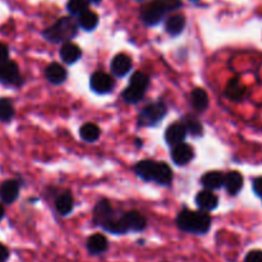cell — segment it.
Returning a JSON list of instances; mask_svg holds the SVG:
<instances>
[{
	"label": "cell",
	"instance_id": "cell-1",
	"mask_svg": "<svg viewBox=\"0 0 262 262\" xmlns=\"http://www.w3.org/2000/svg\"><path fill=\"white\" fill-rule=\"evenodd\" d=\"M177 225L181 230L193 234H206L211 227V217L207 211H192L184 209L177 216Z\"/></svg>",
	"mask_w": 262,
	"mask_h": 262
},
{
	"label": "cell",
	"instance_id": "cell-2",
	"mask_svg": "<svg viewBox=\"0 0 262 262\" xmlns=\"http://www.w3.org/2000/svg\"><path fill=\"white\" fill-rule=\"evenodd\" d=\"M181 0H154L151 4L143 8L141 19L146 26H156L163 20L166 13L181 8Z\"/></svg>",
	"mask_w": 262,
	"mask_h": 262
},
{
	"label": "cell",
	"instance_id": "cell-3",
	"mask_svg": "<svg viewBox=\"0 0 262 262\" xmlns=\"http://www.w3.org/2000/svg\"><path fill=\"white\" fill-rule=\"evenodd\" d=\"M77 35V23L69 17L60 18L53 26L46 28L43 36L48 41L54 43L69 42Z\"/></svg>",
	"mask_w": 262,
	"mask_h": 262
},
{
	"label": "cell",
	"instance_id": "cell-4",
	"mask_svg": "<svg viewBox=\"0 0 262 262\" xmlns=\"http://www.w3.org/2000/svg\"><path fill=\"white\" fill-rule=\"evenodd\" d=\"M150 84V78L146 76L145 73L141 72H136L132 77H130L129 84L125 87L123 91V99L128 104H137L145 96L147 87Z\"/></svg>",
	"mask_w": 262,
	"mask_h": 262
},
{
	"label": "cell",
	"instance_id": "cell-5",
	"mask_svg": "<svg viewBox=\"0 0 262 262\" xmlns=\"http://www.w3.org/2000/svg\"><path fill=\"white\" fill-rule=\"evenodd\" d=\"M166 106L164 102H154V104H148L141 110L140 115H138V124L142 127H152L160 123L166 115Z\"/></svg>",
	"mask_w": 262,
	"mask_h": 262
},
{
	"label": "cell",
	"instance_id": "cell-6",
	"mask_svg": "<svg viewBox=\"0 0 262 262\" xmlns=\"http://www.w3.org/2000/svg\"><path fill=\"white\" fill-rule=\"evenodd\" d=\"M115 86V82L112 76L104 72H95L90 78V87L96 94H109Z\"/></svg>",
	"mask_w": 262,
	"mask_h": 262
},
{
	"label": "cell",
	"instance_id": "cell-7",
	"mask_svg": "<svg viewBox=\"0 0 262 262\" xmlns=\"http://www.w3.org/2000/svg\"><path fill=\"white\" fill-rule=\"evenodd\" d=\"M19 68L17 63L12 60H7L0 66V81L4 84H14L17 86L19 82Z\"/></svg>",
	"mask_w": 262,
	"mask_h": 262
},
{
	"label": "cell",
	"instance_id": "cell-8",
	"mask_svg": "<svg viewBox=\"0 0 262 262\" xmlns=\"http://www.w3.org/2000/svg\"><path fill=\"white\" fill-rule=\"evenodd\" d=\"M187 129L182 122H176L169 125L165 130V141L169 146H177L179 143H183L186 140Z\"/></svg>",
	"mask_w": 262,
	"mask_h": 262
},
{
	"label": "cell",
	"instance_id": "cell-9",
	"mask_svg": "<svg viewBox=\"0 0 262 262\" xmlns=\"http://www.w3.org/2000/svg\"><path fill=\"white\" fill-rule=\"evenodd\" d=\"M19 196V183L14 179H9L0 184V200L4 204L10 205Z\"/></svg>",
	"mask_w": 262,
	"mask_h": 262
},
{
	"label": "cell",
	"instance_id": "cell-10",
	"mask_svg": "<svg viewBox=\"0 0 262 262\" xmlns=\"http://www.w3.org/2000/svg\"><path fill=\"white\" fill-rule=\"evenodd\" d=\"M123 220H124L128 232H142L146 225H147L146 217L141 212L136 211V210L123 214Z\"/></svg>",
	"mask_w": 262,
	"mask_h": 262
},
{
	"label": "cell",
	"instance_id": "cell-11",
	"mask_svg": "<svg viewBox=\"0 0 262 262\" xmlns=\"http://www.w3.org/2000/svg\"><path fill=\"white\" fill-rule=\"evenodd\" d=\"M193 158V148L184 142L174 146L173 151H171V159L177 165H187L188 163H191Z\"/></svg>",
	"mask_w": 262,
	"mask_h": 262
},
{
	"label": "cell",
	"instance_id": "cell-12",
	"mask_svg": "<svg viewBox=\"0 0 262 262\" xmlns=\"http://www.w3.org/2000/svg\"><path fill=\"white\" fill-rule=\"evenodd\" d=\"M196 204L202 211H212L219 205V199H217V196L212 191L204 189V191L197 193Z\"/></svg>",
	"mask_w": 262,
	"mask_h": 262
},
{
	"label": "cell",
	"instance_id": "cell-13",
	"mask_svg": "<svg viewBox=\"0 0 262 262\" xmlns=\"http://www.w3.org/2000/svg\"><path fill=\"white\" fill-rule=\"evenodd\" d=\"M110 68L117 77H124L125 74L129 73L130 68H132V60L127 54H118L112 60Z\"/></svg>",
	"mask_w": 262,
	"mask_h": 262
},
{
	"label": "cell",
	"instance_id": "cell-14",
	"mask_svg": "<svg viewBox=\"0 0 262 262\" xmlns=\"http://www.w3.org/2000/svg\"><path fill=\"white\" fill-rule=\"evenodd\" d=\"M243 182H245V179H243L242 174L239 171L233 170L225 176L224 187L230 196H237L241 189L243 188Z\"/></svg>",
	"mask_w": 262,
	"mask_h": 262
},
{
	"label": "cell",
	"instance_id": "cell-15",
	"mask_svg": "<svg viewBox=\"0 0 262 262\" xmlns=\"http://www.w3.org/2000/svg\"><path fill=\"white\" fill-rule=\"evenodd\" d=\"M156 166H158V163L154 160H146L138 161L135 165V171L137 174V177H140L141 179L147 182H154V178H155V171Z\"/></svg>",
	"mask_w": 262,
	"mask_h": 262
},
{
	"label": "cell",
	"instance_id": "cell-16",
	"mask_svg": "<svg viewBox=\"0 0 262 262\" xmlns=\"http://www.w3.org/2000/svg\"><path fill=\"white\" fill-rule=\"evenodd\" d=\"M107 248H109V242H107L106 237L100 233L92 234L87 239V250L91 255H101V253L106 252Z\"/></svg>",
	"mask_w": 262,
	"mask_h": 262
},
{
	"label": "cell",
	"instance_id": "cell-17",
	"mask_svg": "<svg viewBox=\"0 0 262 262\" xmlns=\"http://www.w3.org/2000/svg\"><path fill=\"white\" fill-rule=\"evenodd\" d=\"M82 56V50L78 45L73 42H64L60 49V58L64 63L74 64L78 61Z\"/></svg>",
	"mask_w": 262,
	"mask_h": 262
},
{
	"label": "cell",
	"instance_id": "cell-18",
	"mask_svg": "<svg viewBox=\"0 0 262 262\" xmlns=\"http://www.w3.org/2000/svg\"><path fill=\"white\" fill-rule=\"evenodd\" d=\"M225 95L232 101H241L246 96V86L239 81V78H232L228 82Z\"/></svg>",
	"mask_w": 262,
	"mask_h": 262
},
{
	"label": "cell",
	"instance_id": "cell-19",
	"mask_svg": "<svg viewBox=\"0 0 262 262\" xmlns=\"http://www.w3.org/2000/svg\"><path fill=\"white\" fill-rule=\"evenodd\" d=\"M225 176L220 171H209L205 176H202L201 183L209 191H215V189H220L224 186Z\"/></svg>",
	"mask_w": 262,
	"mask_h": 262
},
{
	"label": "cell",
	"instance_id": "cell-20",
	"mask_svg": "<svg viewBox=\"0 0 262 262\" xmlns=\"http://www.w3.org/2000/svg\"><path fill=\"white\" fill-rule=\"evenodd\" d=\"M46 79L53 84H60L67 79V71L59 63H51L45 71Z\"/></svg>",
	"mask_w": 262,
	"mask_h": 262
},
{
	"label": "cell",
	"instance_id": "cell-21",
	"mask_svg": "<svg viewBox=\"0 0 262 262\" xmlns=\"http://www.w3.org/2000/svg\"><path fill=\"white\" fill-rule=\"evenodd\" d=\"M184 27H186V18L182 14L171 15L165 22L166 32L170 36H173V37H177L178 35H181L183 32Z\"/></svg>",
	"mask_w": 262,
	"mask_h": 262
},
{
	"label": "cell",
	"instance_id": "cell-22",
	"mask_svg": "<svg viewBox=\"0 0 262 262\" xmlns=\"http://www.w3.org/2000/svg\"><path fill=\"white\" fill-rule=\"evenodd\" d=\"M114 210H113L112 205H110V202L107 201V200H101V201H99L96 204V206H95V210H94V223L96 225H100L101 224L104 220H106L107 217L112 216L113 214H114Z\"/></svg>",
	"mask_w": 262,
	"mask_h": 262
},
{
	"label": "cell",
	"instance_id": "cell-23",
	"mask_svg": "<svg viewBox=\"0 0 262 262\" xmlns=\"http://www.w3.org/2000/svg\"><path fill=\"white\" fill-rule=\"evenodd\" d=\"M191 100L192 105L197 112H205L209 107V95L204 89H200V87L194 89L191 94Z\"/></svg>",
	"mask_w": 262,
	"mask_h": 262
},
{
	"label": "cell",
	"instance_id": "cell-24",
	"mask_svg": "<svg viewBox=\"0 0 262 262\" xmlns=\"http://www.w3.org/2000/svg\"><path fill=\"white\" fill-rule=\"evenodd\" d=\"M171 181H173V173H171L170 166L165 163H158L154 182L161 184V186H169Z\"/></svg>",
	"mask_w": 262,
	"mask_h": 262
},
{
	"label": "cell",
	"instance_id": "cell-25",
	"mask_svg": "<svg viewBox=\"0 0 262 262\" xmlns=\"http://www.w3.org/2000/svg\"><path fill=\"white\" fill-rule=\"evenodd\" d=\"M73 206H74V200H73V196H72L69 192H66V193L60 194L55 201L56 211H58L60 215H63V216L71 214L72 210H73Z\"/></svg>",
	"mask_w": 262,
	"mask_h": 262
},
{
	"label": "cell",
	"instance_id": "cell-26",
	"mask_svg": "<svg viewBox=\"0 0 262 262\" xmlns=\"http://www.w3.org/2000/svg\"><path fill=\"white\" fill-rule=\"evenodd\" d=\"M97 23H99V17H97L96 13L87 9L86 12L78 15V22H77V25L84 31H94L97 27Z\"/></svg>",
	"mask_w": 262,
	"mask_h": 262
},
{
	"label": "cell",
	"instance_id": "cell-27",
	"mask_svg": "<svg viewBox=\"0 0 262 262\" xmlns=\"http://www.w3.org/2000/svg\"><path fill=\"white\" fill-rule=\"evenodd\" d=\"M79 136L87 142H94L100 137V128L94 123H86L79 128Z\"/></svg>",
	"mask_w": 262,
	"mask_h": 262
},
{
	"label": "cell",
	"instance_id": "cell-28",
	"mask_svg": "<svg viewBox=\"0 0 262 262\" xmlns=\"http://www.w3.org/2000/svg\"><path fill=\"white\" fill-rule=\"evenodd\" d=\"M182 123H183L184 127H186L187 132L191 133L193 137H200V136H202V133H204V127H202V124L200 123V120L197 119V118L192 117V115L184 117L183 122Z\"/></svg>",
	"mask_w": 262,
	"mask_h": 262
},
{
	"label": "cell",
	"instance_id": "cell-29",
	"mask_svg": "<svg viewBox=\"0 0 262 262\" xmlns=\"http://www.w3.org/2000/svg\"><path fill=\"white\" fill-rule=\"evenodd\" d=\"M14 117V106L7 97L0 99V122H9Z\"/></svg>",
	"mask_w": 262,
	"mask_h": 262
},
{
	"label": "cell",
	"instance_id": "cell-30",
	"mask_svg": "<svg viewBox=\"0 0 262 262\" xmlns=\"http://www.w3.org/2000/svg\"><path fill=\"white\" fill-rule=\"evenodd\" d=\"M67 9L71 14L79 15L89 9V2L87 0H69Z\"/></svg>",
	"mask_w": 262,
	"mask_h": 262
},
{
	"label": "cell",
	"instance_id": "cell-31",
	"mask_svg": "<svg viewBox=\"0 0 262 262\" xmlns=\"http://www.w3.org/2000/svg\"><path fill=\"white\" fill-rule=\"evenodd\" d=\"M245 262H262V251L252 250L247 253Z\"/></svg>",
	"mask_w": 262,
	"mask_h": 262
},
{
	"label": "cell",
	"instance_id": "cell-32",
	"mask_svg": "<svg viewBox=\"0 0 262 262\" xmlns=\"http://www.w3.org/2000/svg\"><path fill=\"white\" fill-rule=\"evenodd\" d=\"M252 189L255 192V194L257 197H260L262 200V177L255 178L252 182Z\"/></svg>",
	"mask_w": 262,
	"mask_h": 262
},
{
	"label": "cell",
	"instance_id": "cell-33",
	"mask_svg": "<svg viewBox=\"0 0 262 262\" xmlns=\"http://www.w3.org/2000/svg\"><path fill=\"white\" fill-rule=\"evenodd\" d=\"M7 60H9V49L5 43L0 42V64L5 63Z\"/></svg>",
	"mask_w": 262,
	"mask_h": 262
},
{
	"label": "cell",
	"instance_id": "cell-34",
	"mask_svg": "<svg viewBox=\"0 0 262 262\" xmlns=\"http://www.w3.org/2000/svg\"><path fill=\"white\" fill-rule=\"evenodd\" d=\"M8 258H9V250L7 246L0 243V262H7Z\"/></svg>",
	"mask_w": 262,
	"mask_h": 262
},
{
	"label": "cell",
	"instance_id": "cell-35",
	"mask_svg": "<svg viewBox=\"0 0 262 262\" xmlns=\"http://www.w3.org/2000/svg\"><path fill=\"white\" fill-rule=\"evenodd\" d=\"M5 215V210H4V206H3L2 204H0V222L3 220V217H4Z\"/></svg>",
	"mask_w": 262,
	"mask_h": 262
},
{
	"label": "cell",
	"instance_id": "cell-36",
	"mask_svg": "<svg viewBox=\"0 0 262 262\" xmlns=\"http://www.w3.org/2000/svg\"><path fill=\"white\" fill-rule=\"evenodd\" d=\"M89 3H95V4H97V3H100L101 0H87Z\"/></svg>",
	"mask_w": 262,
	"mask_h": 262
},
{
	"label": "cell",
	"instance_id": "cell-37",
	"mask_svg": "<svg viewBox=\"0 0 262 262\" xmlns=\"http://www.w3.org/2000/svg\"><path fill=\"white\" fill-rule=\"evenodd\" d=\"M0 66H2V64H0Z\"/></svg>",
	"mask_w": 262,
	"mask_h": 262
}]
</instances>
